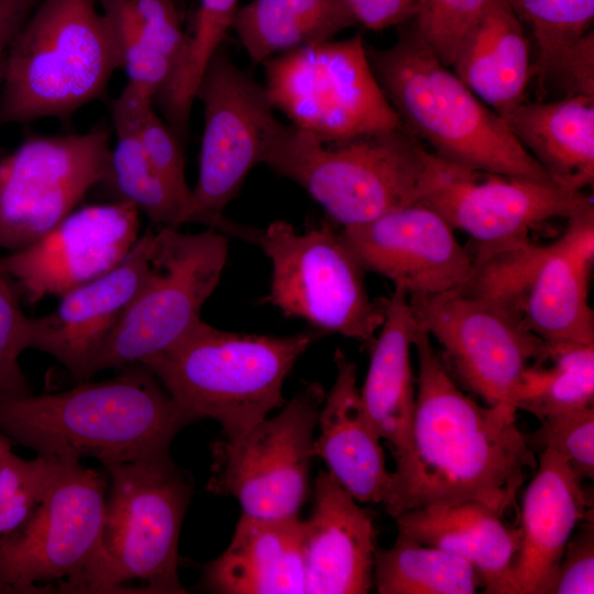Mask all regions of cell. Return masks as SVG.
I'll use <instances>...</instances> for the list:
<instances>
[{
  "instance_id": "cell-1",
  "label": "cell",
  "mask_w": 594,
  "mask_h": 594,
  "mask_svg": "<svg viewBox=\"0 0 594 594\" xmlns=\"http://www.w3.org/2000/svg\"><path fill=\"white\" fill-rule=\"evenodd\" d=\"M413 348L418 378L411 443L391 472L382 502L386 513L395 518L418 507L473 501L502 517L519 515L517 494L538 458L517 426L518 410L468 396L419 322Z\"/></svg>"
},
{
  "instance_id": "cell-2",
  "label": "cell",
  "mask_w": 594,
  "mask_h": 594,
  "mask_svg": "<svg viewBox=\"0 0 594 594\" xmlns=\"http://www.w3.org/2000/svg\"><path fill=\"white\" fill-rule=\"evenodd\" d=\"M197 421L144 364L61 393L0 398V432L12 443L102 465L169 454L175 436Z\"/></svg>"
},
{
  "instance_id": "cell-3",
  "label": "cell",
  "mask_w": 594,
  "mask_h": 594,
  "mask_svg": "<svg viewBox=\"0 0 594 594\" xmlns=\"http://www.w3.org/2000/svg\"><path fill=\"white\" fill-rule=\"evenodd\" d=\"M366 53L403 128L433 154L469 169L552 183L504 119L437 57L413 25L391 47Z\"/></svg>"
},
{
  "instance_id": "cell-4",
  "label": "cell",
  "mask_w": 594,
  "mask_h": 594,
  "mask_svg": "<svg viewBox=\"0 0 594 594\" xmlns=\"http://www.w3.org/2000/svg\"><path fill=\"white\" fill-rule=\"evenodd\" d=\"M226 331L200 320L182 340L144 363L175 402L198 421H218L237 438L284 404L283 385L297 360L321 337Z\"/></svg>"
},
{
  "instance_id": "cell-5",
  "label": "cell",
  "mask_w": 594,
  "mask_h": 594,
  "mask_svg": "<svg viewBox=\"0 0 594 594\" xmlns=\"http://www.w3.org/2000/svg\"><path fill=\"white\" fill-rule=\"evenodd\" d=\"M109 475L97 553L63 593H186L178 540L193 484L170 454L103 464Z\"/></svg>"
},
{
  "instance_id": "cell-6",
  "label": "cell",
  "mask_w": 594,
  "mask_h": 594,
  "mask_svg": "<svg viewBox=\"0 0 594 594\" xmlns=\"http://www.w3.org/2000/svg\"><path fill=\"white\" fill-rule=\"evenodd\" d=\"M117 68L98 0H40L6 54L0 125L68 120L102 97Z\"/></svg>"
},
{
  "instance_id": "cell-7",
  "label": "cell",
  "mask_w": 594,
  "mask_h": 594,
  "mask_svg": "<svg viewBox=\"0 0 594 594\" xmlns=\"http://www.w3.org/2000/svg\"><path fill=\"white\" fill-rule=\"evenodd\" d=\"M433 153L403 127L326 143L282 124L264 158L343 228L418 202Z\"/></svg>"
},
{
  "instance_id": "cell-8",
  "label": "cell",
  "mask_w": 594,
  "mask_h": 594,
  "mask_svg": "<svg viewBox=\"0 0 594 594\" xmlns=\"http://www.w3.org/2000/svg\"><path fill=\"white\" fill-rule=\"evenodd\" d=\"M228 237L207 228L151 231L148 267L129 307L89 361L86 381L142 364L182 340L200 320L228 257Z\"/></svg>"
},
{
  "instance_id": "cell-9",
  "label": "cell",
  "mask_w": 594,
  "mask_h": 594,
  "mask_svg": "<svg viewBox=\"0 0 594 594\" xmlns=\"http://www.w3.org/2000/svg\"><path fill=\"white\" fill-rule=\"evenodd\" d=\"M257 244L272 264L270 304L287 317L371 350L385 318L386 298L370 297L364 268L341 233L327 222L298 232L276 220L262 229Z\"/></svg>"
},
{
  "instance_id": "cell-10",
  "label": "cell",
  "mask_w": 594,
  "mask_h": 594,
  "mask_svg": "<svg viewBox=\"0 0 594 594\" xmlns=\"http://www.w3.org/2000/svg\"><path fill=\"white\" fill-rule=\"evenodd\" d=\"M263 66L274 109L322 142L403 127L376 80L361 34L306 45Z\"/></svg>"
},
{
  "instance_id": "cell-11",
  "label": "cell",
  "mask_w": 594,
  "mask_h": 594,
  "mask_svg": "<svg viewBox=\"0 0 594 594\" xmlns=\"http://www.w3.org/2000/svg\"><path fill=\"white\" fill-rule=\"evenodd\" d=\"M107 491L103 474L58 458L31 518L0 541V593L64 592L97 553Z\"/></svg>"
},
{
  "instance_id": "cell-12",
  "label": "cell",
  "mask_w": 594,
  "mask_h": 594,
  "mask_svg": "<svg viewBox=\"0 0 594 594\" xmlns=\"http://www.w3.org/2000/svg\"><path fill=\"white\" fill-rule=\"evenodd\" d=\"M408 300L416 320L442 346L451 375L486 405L514 406L524 372L549 355V343L515 314L461 287Z\"/></svg>"
},
{
  "instance_id": "cell-13",
  "label": "cell",
  "mask_w": 594,
  "mask_h": 594,
  "mask_svg": "<svg viewBox=\"0 0 594 594\" xmlns=\"http://www.w3.org/2000/svg\"><path fill=\"white\" fill-rule=\"evenodd\" d=\"M324 397L320 385L309 384L274 417L240 437L218 440L208 490L237 498L243 514L253 517L297 516L307 495Z\"/></svg>"
},
{
  "instance_id": "cell-14",
  "label": "cell",
  "mask_w": 594,
  "mask_h": 594,
  "mask_svg": "<svg viewBox=\"0 0 594 594\" xmlns=\"http://www.w3.org/2000/svg\"><path fill=\"white\" fill-rule=\"evenodd\" d=\"M109 133L33 136L0 158V249H23L111 179Z\"/></svg>"
},
{
  "instance_id": "cell-15",
  "label": "cell",
  "mask_w": 594,
  "mask_h": 594,
  "mask_svg": "<svg viewBox=\"0 0 594 594\" xmlns=\"http://www.w3.org/2000/svg\"><path fill=\"white\" fill-rule=\"evenodd\" d=\"M418 202L433 209L454 231L466 233L475 253H481L526 241L537 227L566 220L593 201L583 190L469 169L433 154Z\"/></svg>"
},
{
  "instance_id": "cell-16",
  "label": "cell",
  "mask_w": 594,
  "mask_h": 594,
  "mask_svg": "<svg viewBox=\"0 0 594 594\" xmlns=\"http://www.w3.org/2000/svg\"><path fill=\"white\" fill-rule=\"evenodd\" d=\"M205 127L193 196L206 211L221 215L250 170L264 158L283 122L265 87L243 73L221 46L199 80Z\"/></svg>"
},
{
  "instance_id": "cell-17",
  "label": "cell",
  "mask_w": 594,
  "mask_h": 594,
  "mask_svg": "<svg viewBox=\"0 0 594 594\" xmlns=\"http://www.w3.org/2000/svg\"><path fill=\"white\" fill-rule=\"evenodd\" d=\"M594 264V206L569 219L550 243L531 239L520 251L508 298L509 309L542 340L594 343L590 305Z\"/></svg>"
},
{
  "instance_id": "cell-18",
  "label": "cell",
  "mask_w": 594,
  "mask_h": 594,
  "mask_svg": "<svg viewBox=\"0 0 594 594\" xmlns=\"http://www.w3.org/2000/svg\"><path fill=\"white\" fill-rule=\"evenodd\" d=\"M139 210L127 201L73 210L30 245L1 257L29 302L61 297L116 267L139 237Z\"/></svg>"
},
{
  "instance_id": "cell-19",
  "label": "cell",
  "mask_w": 594,
  "mask_h": 594,
  "mask_svg": "<svg viewBox=\"0 0 594 594\" xmlns=\"http://www.w3.org/2000/svg\"><path fill=\"white\" fill-rule=\"evenodd\" d=\"M454 230L421 202L343 228L341 234L364 271L380 274L408 296L435 295L463 285L473 256Z\"/></svg>"
},
{
  "instance_id": "cell-20",
  "label": "cell",
  "mask_w": 594,
  "mask_h": 594,
  "mask_svg": "<svg viewBox=\"0 0 594 594\" xmlns=\"http://www.w3.org/2000/svg\"><path fill=\"white\" fill-rule=\"evenodd\" d=\"M583 480L552 450L540 451L519 509V543L492 594H549L565 546L593 517Z\"/></svg>"
},
{
  "instance_id": "cell-21",
  "label": "cell",
  "mask_w": 594,
  "mask_h": 594,
  "mask_svg": "<svg viewBox=\"0 0 594 594\" xmlns=\"http://www.w3.org/2000/svg\"><path fill=\"white\" fill-rule=\"evenodd\" d=\"M151 231L111 271L62 295L51 312L30 318L29 349L45 352L86 381L90 359L138 293L148 267Z\"/></svg>"
},
{
  "instance_id": "cell-22",
  "label": "cell",
  "mask_w": 594,
  "mask_h": 594,
  "mask_svg": "<svg viewBox=\"0 0 594 594\" xmlns=\"http://www.w3.org/2000/svg\"><path fill=\"white\" fill-rule=\"evenodd\" d=\"M376 549L371 513L330 472L319 471L312 512L304 520L305 593H367Z\"/></svg>"
},
{
  "instance_id": "cell-23",
  "label": "cell",
  "mask_w": 594,
  "mask_h": 594,
  "mask_svg": "<svg viewBox=\"0 0 594 594\" xmlns=\"http://www.w3.org/2000/svg\"><path fill=\"white\" fill-rule=\"evenodd\" d=\"M204 585L222 594L305 593L304 520L242 513L229 547L207 565Z\"/></svg>"
},
{
  "instance_id": "cell-24",
  "label": "cell",
  "mask_w": 594,
  "mask_h": 594,
  "mask_svg": "<svg viewBox=\"0 0 594 594\" xmlns=\"http://www.w3.org/2000/svg\"><path fill=\"white\" fill-rule=\"evenodd\" d=\"M337 377L319 413L314 455L359 503L383 502L391 472L381 438L363 408L356 367L341 351L334 355Z\"/></svg>"
},
{
  "instance_id": "cell-25",
  "label": "cell",
  "mask_w": 594,
  "mask_h": 594,
  "mask_svg": "<svg viewBox=\"0 0 594 594\" xmlns=\"http://www.w3.org/2000/svg\"><path fill=\"white\" fill-rule=\"evenodd\" d=\"M417 320L408 295L398 288L386 298L385 318L371 348L360 396L377 436L387 441L395 461L410 450L416 388L410 363Z\"/></svg>"
},
{
  "instance_id": "cell-26",
  "label": "cell",
  "mask_w": 594,
  "mask_h": 594,
  "mask_svg": "<svg viewBox=\"0 0 594 594\" xmlns=\"http://www.w3.org/2000/svg\"><path fill=\"white\" fill-rule=\"evenodd\" d=\"M396 540L439 548L469 562L492 593L516 556L519 528L479 502L418 507L394 518Z\"/></svg>"
},
{
  "instance_id": "cell-27",
  "label": "cell",
  "mask_w": 594,
  "mask_h": 594,
  "mask_svg": "<svg viewBox=\"0 0 594 594\" xmlns=\"http://www.w3.org/2000/svg\"><path fill=\"white\" fill-rule=\"evenodd\" d=\"M451 66L502 118L526 101L534 66L524 24L509 0L491 2L462 41Z\"/></svg>"
},
{
  "instance_id": "cell-28",
  "label": "cell",
  "mask_w": 594,
  "mask_h": 594,
  "mask_svg": "<svg viewBox=\"0 0 594 594\" xmlns=\"http://www.w3.org/2000/svg\"><path fill=\"white\" fill-rule=\"evenodd\" d=\"M503 119L552 183L579 191L593 185L594 97L524 101Z\"/></svg>"
},
{
  "instance_id": "cell-29",
  "label": "cell",
  "mask_w": 594,
  "mask_h": 594,
  "mask_svg": "<svg viewBox=\"0 0 594 594\" xmlns=\"http://www.w3.org/2000/svg\"><path fill=\"white\" fill-rule=\"evenodd\" d=\"M117 142L111 152V179L122 200L162 227L178 229L200 223L227 237L257 244L262 229L234 222L223 213L200 208L194 197L180 194L151 163L134 130L114 125Z\"/></svg>"
},
{
  "instance_id": "cell-30",
  "label": "cell",
  "mask_w": 594,
  "mask_h": 594,
  "mask_svg": "<svg viewBox=\"0 0 594 594\" xmlns=\"http://www.w3.org/2000/svg\"><path fill=\"white\" fill-rule=\"evenodd\" d=\"M356 24L344 0H253L238 8L232 28L254 64L332 40Z\"/></svg>"
},
{
  "instance_id": "cell-31",
  "label": "cell",
  "mask_w": 594,
  "mask_h": 594,
  "mask_svg": "<svg viewBox=\"0 0 594 594\" xmlns=\"http://www.w3.org/2000/svg\"><path fill=\"white\" fill-rule=\"evenodd\" d=\"M548 343V358L524 372L514 397L539 421L594 406V343Z\"/></svg>"
},
{
  "instance_id": "cell-32",
  "label": "cell",
  "mask_w": 594,
  "mask_h": 594,
  "mask_svg": "<svg viewBox=\"0 0 594 594\" xmlns=\"http://www.w3.org/2000/svg\"><path fill=\"white\" fill-rule=\"evenodd\" d=\"M373 583L380 594H473L484 588L479 572L463 559L403 540L376 549Z\"/></svg>"
},
{
  "instance_id": "cell-33",
  "label": "cell",
  "mask_w": 594,
  "mask_h": 594,
  "mask_svg": "<svg viewBox=\"0 0 594 594\" xmlns=\"http://www.w3.org/2000/svg\"><path fill=\"white\" fill-rule=\"evenodd\" d=\"M238 10V0H198L193 29L164 88L154 98L164 120L180 142L189 132L190 112L199 80L222 46Z\"/></svg>"
},
{
  "instance_id": "cell-34",
  "label": "cell",
  "mask_w": 594,
  "mask_h": 594,
  "mask_svg": "<svg viewBox=\"0 0 594 594\" xmlns=\"http://www.w3.org/2000/svg\"><path fill=\"white\" fill-rule=\"evenodd\" d=\"M113 37L128 84L154 98L172 74V64L155 47L128 0H98Z\"/></svg>"
},
{
  "instance_id": "cell-35",
  "label": "cell",
  "mask_w": 594,
  "mask_h": 594,
  "mask_svg": "<svg viewBox=\"0 0 594 594\" xmlns=\"http://www.w3.org/2000/svg\"><path fill=\"white\" fill-rule=\"evenodd\" d=\"M522 24L528 25L537 46L534 76L553 57L590 31L594 0H509Z\"/></svg>"
},
{
  "instance_id": "cell-36",
  "label": "cell",
  "mask_w": 594,
  "mask_h": 594,
  "mask_svg": "<svg viewBox=\"0 0 594 594\" xmlns=\"http://www.w3.org/2000/svg\"><path fill=\"white\" fill-rule=\"evenodd\" d=\"M58 458L26 460L10 452L0 462V541L21 529L41 503Z\"/></svg>"
},
{
  "instance_id": "cell-37",
  "label": "cell",
  "mask_w": 594,
  "mask_h": 594,
  "mask_svg": "<svg viewBox=\"0 0 594 594\" xmlns=\"http://www.w3.org/2000/svg\"><path fill=\"white\" fill-rule=\"evenodd\" d=\"M493 0H417L413 26L437 57L451 66L470 30Z\"/></svg>"
},
{
  "instance_id": "cell-38",
  "label": "cell",
  "mask_w": 594,
  "mask_h": 594,
  "mask_svg": "<svg viewBox=\"0 0 594 594\" xmlns=\"http://www.w3.org/2000/svg\"><path fill=\"white\" fill-rule=\"evenodd\" d=\"M525 436L534 451L552 450L582 480H593L594 406L540 420V427Z\"/></svg>"
},
{
  "instance_id": "cell-39",
  "label": "cell",
  "mask_w": 594,
  "mask_h": 594,
  "mask_svg": "<svg viewBox=\"0 0 594 594\" xmlns=\"http://www.w3.org/2000/svg\"><path fill=\"white\" fill-rule=\"evenodd\" d=\"M21 296L0 257V398L31 393L19 363L30 337V317L21 308Z\"/></svg>"
},
{
  "instance_id": "cell-40",
  "label": "cell",
  "mask_w": 594,
  "mask_h": 594,
  "mask_svg": "<svg viewBox=\"0 0 594 594\" xmlns=\"http://www.w3.org/2000/svg\"><path fill=\"white\" fill-rule=\"evenodd\" d=\"M538 80L542 90L554 85L563 91V97H594V32L590 30L561 50Z\"/></svg>"
},
{
  "instance_id": "cell-41",
  "label": "cell",
  "mask_w": 594,
  "mask_h": 594,
  "mask_svg": "<svg viewBox=\"0 0 594 594\" xmlns=\"http://www.w3.org/2000/svg\"><path fill=\"white\" fill-rule=\"evenodd\" d=\"M136 136L154 167L184 196L194 197L185 177L182 142L164 119L150 107L136 128Z\"/></svg>"
},
{
  "instance_id": "cell-42",
  "label": "cell",
  "mask_w": 594,
  "mask_h": 594,
  "mask_svg": "<svg viewBox=\"0 0 594 594\" xmlns=\"http://www.w3.org/2000/svg\"><path fill=\"white\" fill-rule=\"evenodd\" d=\"M570 537L549 594L594 593V521L579 524Z\"/></svg>"
},
{
  "instance_id": "cell-43",
  "label": "cell",
  "mask_w": 594,
  "mask_h": 594,
  "mask_svg": "<svg viewBox=\"0 0 594 594\" xmlns=\"http://www.w3.org/2000/svg\"><path fill=\"white\" fill-rule=\"evenodd\" d=\"M356 23L380 31L413 20L417 0H344Z\"/></svg>"
},
{
  "instance_id": "cell-44",
  "label": "cell",
  "mask_w": 594,
  "mask_h": 594,
  "mask_svg": "<svg viewBox=\"0 0 594 594\" xmlns=\"http://www.w3.org/2000/svg\"><path fill=\"white\" fill-rule=\"evenodd\" d=\"M40 0H0V54L10 46Z\"/></svg>"
},
{
  "instance_id": "cell-45",
  "label": "cell",
  "mask_w": 594,
  "mask_h": 594,
  "mask_svg": "<svg viewBox=\"0 0 594 594\" xmlns=\"http://www.w3.org/2000/svg\"><path fill=\"white\" fill-rule=\"evenodd\" d=\"M12 444L11 440L0 432V462L12 452Z\"/></svg>"
},
{
  "instance_id": "cell-46",
  "label": "cell",
  "mask_w": 594,
  "mask_h": 594,
  "mask_svg": "<svg viewBox=\"0 0 594 594\" xmlns=\"http://www.w3.org/2000/svg\"><path fill=\"white\" fill-rule=\"evenodd\" d=\"M6 53L0 54V86L2 85L4 75Z\"/></svg>"
}]
</instances>
